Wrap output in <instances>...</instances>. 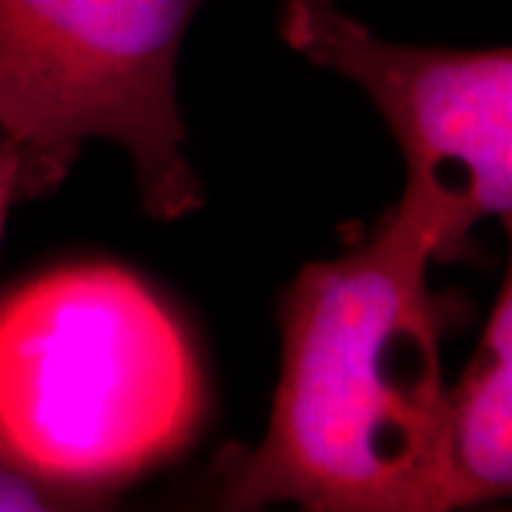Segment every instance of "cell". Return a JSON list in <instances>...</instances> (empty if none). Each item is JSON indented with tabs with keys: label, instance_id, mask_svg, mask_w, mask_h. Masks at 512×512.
I'll list each match as a JSON object with an SVG mask.
<instances>
[{
	"label": "cell",
	"instance_id": "cell-1",
	"mask_svg": "<svg viewBox=\"0 0 512 512\" xmlns=\"http://www.w3.org/2000/svg\"><path fill=\"white\" fill-rule=\"evenodd\" d=\"M436 259V234L396 202L359 248L299 271L271 419L222 507L427 512L447 393Z\"/></svg>",
	"mask_w": 512,
	"mask_h": 512
},
{
	"label": "cell",
	"instance_id": "cell-2",
	"mask_svg": "<svg viewBox=\"0 0 512 512\" xmlns=\"http://www.w3.org/2000/svg\"><path fill=\"white\" fill-rule=\"evenodd\" d=\"M202 376L177 316L120 265H69L0 299V450L109 498L191 441Z\"/></svg>",
	"mask_w": 512,
	"mask_h": 512
},
{
	"label": "cell",
	"instance_id": "cell-3",
	"mask_svg": "<svg viewBox=\"0 0 512 512\" xmlns=\"http://www.w3.org/2000/svg\"><path fill=\"white\" fill-rule=\"evenodd\" d=\"M202 3L0 0V140L43 191L86 140H109L126 148L154 220L202 208L177 103V60Z\"/></svg>",
	"mask_w": 512,
	"mask_h": 512
},
{
	"label": "cell",
	"instance_id": "cell-4",
	"mask_svg": "<svg viewBox=\"0 0 512 512\" xmlns=\"http://www.w3.org/2000/svg\"><path fill=\"white\" fill-rule=\"evenodd\" d=\"M279 35L313 66L353 80L402 148L404 211L467 254L478 222H510L512 52L404 46L373 35L333 0H285Z\"/></svg>",
	"mask_w": 512,
	"mask_h": 512
},
{
	"label": "cell",
	"instance_id": "cell-5",
	"mask_svg": "<svg viewBox=\"0 0 512 512\" xmlns=\"http://www.w3.org/2000/svg\"><path fill=\"white\" fill-rule=\"evenodd\" d=\"M512 493V288L498 291L478 345L444 393L439 467L427 512L476 507Z\"/></svg>",
	"mask_w": 512,
	"mask_h": 512
},
{
	"label": "cell",
	"instance_id": "cell-6",
	"mask_svg": "<svg viewBox=\"0 0 512 512\" xmlns=\"http://www.w3.org/2000/svg\"><path fill=\"white\" fill-rule=\"evenodd\" d=\"M106 495L63 487L37 476L0 450V512H57L103 507Z\"/></svg>",
	"mask_w": 512,
	"mask_h": 512
},
{
	"label": "cell",
	"instance_id": "cell-7",
	"mask_svg": "<svg viewBox=\"0 0 512 512\" xmlns=\"http://www.w3.org/2000/svg\"><path fill=\"white\" fill-rule=\"evenodd\" d=\"M40 191L43 188L37 183L29 160L12 143L0 140V239H3V225H6L12 202L20 197H35Z\"/></svg>",
	"mask_w": 512,
	"mask_h": 512
}]
</instances>
